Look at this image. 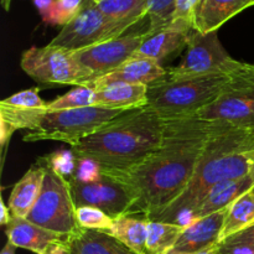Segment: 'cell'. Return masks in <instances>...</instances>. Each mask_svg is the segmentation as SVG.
<instances>
[{"instance_id": "obj_1", "label": "cell", "mask_w": 254, "mask_h": 254, "mask_svg": "<svg viewBox=\"0 0 254 254\" xmlns=\"http://www.w3.org/2000/svg\"><path fill=\"white\" fill-rule=\"evenodd\" d=\"M165 122V139L158 150L128 170L104 174L128 189L133 215L150 218L170 206L190 184L208 139L223 126L192 117Z\"/></svg>"}, {"instance_id": "obj_2", "label": "cell", "mask_w": 254, "mask_h": 254, "mask_svg": "<svg viewBox=\"0 0 254 254\" xmlns=\"http://www.w3.org/2000/svg\"><path fill=\"white\" fill-rule=\"evenodd\" d=\"M254 169V128L221 126L211 135L186 190L149 220L185 226L189 215L215 186L250 175Z\"/></svg>"}, {"instance_id": "obj_3", "label": "cell", "mask_w": 254, "mask_h": 254, "mask_svg": "<svg viewBox=\"0 0 254 254\" xmlns=\"http://www.w3.org/2000/svg\"><path fill=\"white\" fill-rule=\"evenodd\" d=\"M166 122L148 107L119 114L71 146L77 158L94 161L102 174L126 171L158 150Z\"/></svg>"}, {"instance_id": "obj_4", "label": "cell", "mask_w": 254, "mask_h": 254, "mask_svg": "<svg viewBox=\"0 0 254 254\" xmlns=\"http://www.w3.org/2000/svg\"><path fill=\"white\" fill-rule=\"evenodd\" d=\"M124 112L99 106L64 111H21L0 106V119L15 130L27 129L24 141L57 140L73 146Z\"/></svg>"}, {"instance_id": "obj_5", "label": "cell", "mask_w": 254, "mask_h": 254, "mask_svg": "<svg viewBox=\"0 0 254 254\" xmlns=\"http://www.w3.org/2000/svg\"><path fill=\"white\" fill-rule=\"evenodd\" d=\"M235 71L185 79L164 77L148 86L146 107L164 121L190 118L220 98Z\"/></svg>"}, {"instance_id": "obj_6", "label": "cell", "mask_w": 254, "mask_h": 254, "mask_svg": "<svg viewBox=\"0 0 254 254\" xmlns=\"http://www.w3.org/2000/svg\"><path fill=\"white\" fill-rule=\"evenodd\" d=\"M39 163L45 168L44 184L41 193L26 220L68 238L79 228L69 181L41 161Z\"/></svg>"}, {"instance_id": "obj_7", "label": "cell", "mask_w": 254, "mask_h": 254, "mask_svg": "<svg viewBox=\"0 0 254 254\" xmlns=\"http://www.w3.org/2000/svg\"><path fill=\"white\" fill-rule=\"evenodd\" d=\"M192 118L240 128H254V64L241 62L220 98Z\"/></svg>"}, {"instance_id": "obj_8", "label": "cell", "mask_w": 254, "mask_h": 254, "mask_svg": "<svg viewBox=\"0 0 254 254\" xmlns=\"http://www.w3.org/2000/svg\"><path fill=\"white\" fill-rule=\"evenodd\" d=\"M21 68L34 81L50 86H81L93 79L92 72L77 61L73 51L50 44L27 49L21 56Z\"/></svg>"}, {"instance_id": "obj_9", "label": "cell", "mask_w": 254, "mask_h": 254, "mask_svg": "<svg viewBox=\"0 0 254 254\" xmlns=\"http://www.w3.org/2000/svg\"><path fill=\"white\" fill-rule=\"evenodd\" d=\"M131 26L133 25L129 22L117 21L107 16L94 0H84L81 11L62 27L50 45L78 51L117 39Z\"/></svg>"}, {"instance_id": "obj_10", "label": "cell", "mask_w": 254, "mask_h": 254, "mask_svg": "<svg viewBox=\"0 0 254 254\" xmlns=\"http://www.w3.org/2000/svg\"><path fill=\"white\" fill-rule=\"evenodd\" d=\"M218 31L201 34L192 30L186 54L179 66L169 69L168 79H185L232 72L241 64L225 50L218 39Z\"/></svg>"}, {"instance_id": "obj_11", "label": "cell", "mask_w": 254, "mask_h": 254, "mask_svg": "<svg viewBox=\"0 0 254 254\" xmlns=\"http://www.w3.org/2000/svg\"><path fill=\"white\" fill-rule=\"evenodd\" d=\"M74 206L97 207L111 216L119 218L133 215L134 200L128 189L114 178L102 174L101 178L92 183L68 180Z\"/></svg>"}, {"instance_id": "obj_12", "label": "cell", "mask_w": 254, "mask_h": 254, "mask_svg": "<svg viewBox=\"0 0 254 254\" xmlns=\"http://www.w3.org/2000/svg\"><path fill=\"white\" fill-rule=\"evenodd\" d=\"M146 36V31L122 35L117 39L78 50L74 52L77 61L92 72L93 79L103 77L126 64L133 57ZM92 79V81H93Z\"/></svg>"}, {"instance_id": "obj_13", "label": "cell", "mask_w": 254, "mask_h": 254, "mask_svg": "<svg viewBox=\"0 0 254 254\" xmlns=\"http://www.w3.org/2000/svg\"><path fill=\"white\" fill-rule=\"evenodd\" d=\"M228 210L230 207L223 208L185 226L173 252H200L220 245Z\"/></svg>"}, {"instance_id": "obj_14", "label": "cell", "mask_w": 254, "mask_h": 254, "mask_svg": "<svg viewBox=\"0 0 254 254\" xmlns=\"http://www.w3.org/2000/svg\"><path fill=\"white\" fill-rule=\"evenodd\" d=\"M166 73L168 71L158 61L143 59V57H131L129 61L122 64L116 71L93 79V81L86 82L81 86H87L94 91L118 83L150 86V84L163 79Z\"/></svg>"}, {"instance_id": "obj_15", "label": "cell", "mask_w": 254, "mask_h": 254, "mask_svg": "<svg viewBox=\"0 0 254 254\" xmlns=\"http://www.w3.org/2000/svg\"><path fill=\"white\" fill-rule=\"evenodd\" d=\"M192 30L193 27L191 25L173 21L169 26L153 34L146 31L145 39L133 57H143L160 62L169 55L188 46L189 37Z\"/></svg>"}, {"instance_id": "obj_16", "label": "cell", "mask_w": 254, "mask_h": 254, "mask_svg": "<svg viewBox=\"0 0 254 254\" xmlns=\"http://www.w3.org/2000/svg\"><path fill=\"white\" fill-rule=\"evenodd\" d=\"M254 189V169L252 173L241 179L225 181L220 185L215 186L202 201L197 205V207L189 215L185 226L198 218L206 217L208 215L231 207L235 201H237L241 196L250 192Z\"/></svg>"}, {"instance_id": "obj_17", "label": "cell", "mask_w": 254, "mask_h": 254, "mask_svg": "<svg viewBox=\"0 0 254 254\" xmlns=\"http://www.w3.org/2000/svg\"><path fill=\"white\" fill-rule=\"evenodd\" d=\"M5 235L7 241L16 248H24L36 254H44L54 243L67 241L66 237L59 233L40 227L26 218L15 216L5 226Z\"/></svg>"}, {"instance_id": "obj_18", "label": "cell", "mask_w": 254, "mask_h": 254, "mask_svg": "<svg viewBox=\"0 0 254 254\" xmlns=\"http://www.w3.org/2000/svg\"><path fill=\"white\" fill-rule=\"evenodd\" d=\"M253 5L254 0H200L193 14V30L201 34L218 31L228 20Z\"/></svg>"}, {"instance_id": "obj_19", "label": "cell", "mask_w": 254, "mask_h": 254, "mask_svg": "<svg viewBox=\"0 0 254 254\" xmlns=\"http://www.w3.org/2000/svg\"><path fill=\"white\" fill-rule=\"evenodd\" d=\"M71 254H136L103 231L81 228L67 238Z\"/></svg>"}, {"instance_id": "obj_20", "label": "cell", "mask_w": 254, "mask_h": 254, "mask_svg": "<svg viewBox=\"0 0 254 254\" xmlns=\"http://www.w3.org/2000/svg\"><path fill=\"white\" fill-rule=\"evenodd\" d=\"M44 179L45 168L39 163V165L30 168L15 184L7 203L12 216L20 218L27 217L41 193Z\"/></svg>"}, {"instance_id": "obj_21", "label": "cell", "mask_w": 254, "mask_h": 254, "mask_svg": "<svg viewBox=\"0 0 254 254\" xmlns=\"http://www.w3.org/2000/svg\"><path fill=\"white\" fill-rule=\"evenodd\" d=\"M94 106L131 111L148 106V86L118 83L96 91Z\"/></svg>"}, {"instance_id": "obj_22", "label": "cell", "mask_w": 254, "mask_h": 254, "mask_svg": "<svg viewBox=\"0 0 254 254\" xmlns=\"http://www.w3.org/2000/svg\"><path fill=\"white\" fill-rule=\"evenodd\" d=\"M135 216L127 215L116 218L113 227L107 233L116 237L136 254H146L148 218H140Z\"/></svg>"}, {"instance_id": "obj_23", "label": "cell", "mask_w": 254, "mask_h": 254, "mask_svg": "<svg viewBox=\"0 0 254 254\" xmlns=\"http://www.w3.org/2000/svg\"><path fill=\"white\" fill-rule=\"evenodd\" d=\"M185 226L148 218L146 254H168L174 250Z\"/></svg>"}, {"instance_id": "obj_24", "label": "cell", "mask_w": 254, "mask_h": 254, "mask_svg": "<svg viewBox=\"0 0 254 254\" xmlns=\"http://www.w3.org/2000/svg\"><path fill=\"white\" fill-rule=\"evenodd\" d=\"M254 225V192L245 193L231 205L226 217L221 242Z\"/></svg>"}, {"instance_id": "obj_25", "label": "cell", "mask_w": 254, "mask_h": 254, "mask_svg": "<svg viewBox=\"0 0 254 254\" xmlns=\"http://www.w3.org/2000/svg\"><path fill=\"white\" fill-rule=\"evenodd\" d=\"M96 2L103 14L117 21L135 25L148 16L149 0H101Z\"/></svg>"}, {"instance_id": "obj_26", "label": "cell", "mask_w": 254, "mask_h": 254, "mask_svg": "<svg viewBox=\"0 0 254 254\" xmlns=\"http://www.w3.org/2000/svg\"><path fill=\"white\" fill-rule=\"evenodd\" d=\"M96 91L87 86H74L71 91L64 96L57 97L51 102H47L45 111H64V109H76L83 107L94 106Z\"/></svg>"}, {"instance_id": "obj_27", "label": "cell", "mask_w": 254, "mask_h": 254, "mask_svg": "<svg viewBox=\"0 0 254 254\" xmlns=\"http://www.w3.org/2000/svg\"><path fill=\"white\" fill-rule=\"evenodd\" d=\"M178 0H149V34L159 31L173 22Z\"/></svg>"}, {"instance_id": "obj_28", "label": "cell", "mask_w": 254, "mask_h": 254, "mask_svg": "<svg viewBox=\"0 0 254 254\" xmlns=\"http://www.w3.org/2000/svg\"><path fill=\"white\" fill-rule=\"evenodd\" d=\"M76 221L78 227L86 230H96L108 232L113 227L114 218L102 210L91 206H81L76 208Z\"/></svg>"}, {"instance_id": "obj_29", "label": "cell", "mask_w": 254, "mask_h": 254, "mask_svg": "<svg viewBox=\"0 0 254 254\" xmlns=\"http://www.w3.org/2000/svg\"><path fill=\"white\" fill-rule=\"evenodd\" d=\"M39 92V87L25 89V91H20L17 92V93L12 94V96L7 97V98L2 99V101L0 102V106L21 109V111H35V109L45 111L47 106V102H45L44 99L40 97Z\"/></svg>"}, {"instance_id": "obj_30", "label": "cell", "mask_w": 254, "mask_h": 254, "mask_svg": "<svg viewBox=\"0 0 254 254\" xmlns=\"http://www.w3.org/2000/svg\"><path fill=\"white\" fill-rule=\"evenodd\" d=\"M39 161L51 168L55 173L66 178L67 180L73 178L74 173H76L77 156L74 155L72 150L56 151L51 155L45 156Z\"/></svg>"}, {"instance_id": "obj_31", "label": "cell", "mask_w": 254, "mask_h": 254, "mask_svg": "<svg viewBox=\"0 0 254 254\" xmlns=\"http://www.w3.org/2000/svg\"><path fill=\"white\" fill-rule=\"evenodd\" d=\"M83 2L84 0H55L49 25L64 27L81 11Z\"/></svg>"}, {"instance_id": "obj_32", "label": "cell", "mask_w": 254, "mask_h": 254, "mask_svg": "<svg viewBox=\"0 0 254 254\" xmlns=\"http://www.w3.org/2000/svg\"><path fill=\"white\" fill-rule=\"evenodd\" d=\"M102 176L101 169L94 161L88 159L77 158V168L73 178L69 180L81 181V183H92V181L98 180Z\"/></svg>"}, {"instance_id": "obj_33", "label": "cell", "mask_w": 254, "mask_h": 254, "mask_svg": "<svg viewBox=\"0 0 254 254\" xmlns=\"http://www.w3.org/2000/svg\"><path fill=\"white\" fill-rule=\"evenodd\" d=\"M200 0H178L173 21L184 22L193 27V14Z\"/></svg>"}, {"instance_id": "obj_34", "label": "cell", "mask_w": 254, "mask_h": 254, "mask_svg": "<svg viewBox=\"0 0 254 254\" xmlns=\"http://www.w3.org/2000/svg\"><path fill=\"white\" fill-rule=\"evenodd\" d=\"M218 246H220V254H254V245L250 243L223 241Z\"/></svg>"}, {"instance_id": "obj_35", "label": "cell", "mask_w": 254, "mask_h": 254, "mask_svg": "<svg viewBox=\"0 0 254 254\" xmlns=\"http://www.w3.org/2000/svg\"><path fill=\"white\" fill-rule=\"evenodd\" d=\"M32 1H34L37 11H39L40 15H41L42 21H44L45 24L49 25L55 0H32Z\"/></svg>"}, {"instance_id": "obj_36", "label": "cell", "mask_w": 254, "mask_h": 254, "mask_svg": "<svg viewBox=\"0 0 254 254\" xmlns=\"http://www.w3.org/2000/svg\"><path fill=\"white\" fill-rule=\"evenodd\" d=\"M225 241H227V242H242L254 245V225L248 227L247 230L242 231V232H238L236 235L231 236V237L226 238Z\"/></svg>"}, {"instance_id": "obj_37", "label": "cell", "mask_w": 254, "mask_h": 254, "mask_svg": "<svg viewBox=\"0 0 254 254\" xmlns=\"http://www.w3.org/2000/svg\"><path fill=\"white\" fill-rule=\"evenodd\" d=\"M15 131L16 130L7 122H5L4 119H0V145L2 149H5Z\"/></svg>"}, {"instance_id": "obj_38", "label": "cell", "mask_w": 254, "mask_h": 254, "mask_svg": "<svg viewBox=\"0 0 254 254\" xmlns=\"http://www.w3.org/2000/svg\"><path fill=\"white\" fill-rule=\"evenodd\" d=\"M44 254H71V252H69L67 241H62V242H56L50 246Z\"/></svg>"}, {"instance_id": "obj_39", "label": "cell", "mask_w": 254, "mask_h": 254, "mask_svg": "<svg viewBox=\"0 0 254 254\" xmlns=\"http://www.w3.org/2000/svg\"><path fill=\"white\" fill-rule=\"evenodd\" d=\"M12 215L9 210V206L5 205L2 198H0V225L6 226L11 220Z\"/></svg>"}, {"instance_id": "obj_40", "label": "cell", "mask_w": 254, "mask_h": 254, "mask_svg": "<svg viewBox=\"0 0 254 254\" xmlns=\"http://www.w3.org/2000/svg\"><path fill=\"white\" fill-rule=\"evenodd\" d=\"M168 254H220V246H216V247L208 248V250L200 251V252H191V253H183V252H169Z\"/></svg>"}, {"instance_id": "obj_41", "label": "cell", "mask_w": 254, "mask_h": 254, "mask_svg": "<svg viewBox=\"0 0 254 254\" xmlns=\"http://www.w3.org/2000/svg\"><path fill=\"white\" fill-rule=\"evenodd\" d=\"M15 251H16V247L7 241L6 245L4 246V248H2L1 253L0 254H15Z\"/></svg>"}, {"instance_id": "obj_42", "label": "cell", "mask_w": 254, "mask_h": 254, "mask_svg": "<svg viewBox=\"0 0 254 254\" xmlns=\"http://www.w3.org/2000/svg\"><path fill=\"white\" fill-rule=\"evenodd\" d=\"M1 5L6 11H9L10 5H11V0H1Z\"/></svg>"}, {"instance_id": "obj_43", "label": "cell", "mask_w": 254, "mask_h": 254, "mask_svg": "<svg viewBox=\"0 0 254 254\" xmlns=\"http://www.w3.org/2000/svg\"><path fill=\"white\" fill-rule=\"evenodd\" d=\"M94 1H101V0H94Z\"/></svg>"}, {"instance_id": "obj_44", "label": "cell", "mask_w": 254, "mask_h": 254, "mask_svg": "<svg viewBox=\"0 0 254 254\" xmlns=\"http://www.w3.org/2000/svg\"><path fill=\"white\" fill-rule=\"evenodd\" d=\"M252 191H253V192H254V189H253V190H252Z\"/></svg>"}]
</instances>
